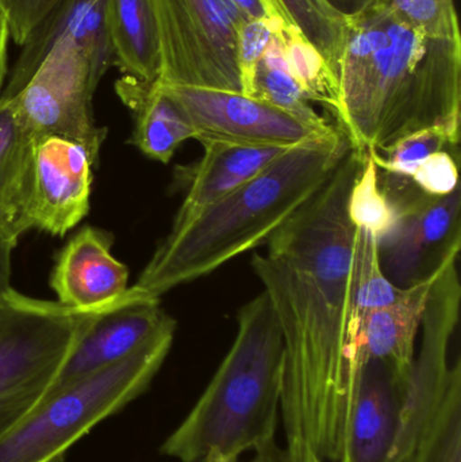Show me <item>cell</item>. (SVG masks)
Listing matches in <instances>:
<instances>
[{"label":"cell","mask_w":461,"mask_h":462,"mask_svg":"<svg viewBox=\"0 0 461 462\" xmlns=\"http://www.w3.org/2000/svg\"><path fill=\"white\" fill-rule=\"evenodd\" d=\"M363 157L349 151L327 183L254 253L252 268L284 346L286 462H343L359 376L352 333L355 226L346 202Z\"/></svg>","instance_id":"1"},{"label":"cell","mask_w":461,"mask_h":462,"mask_svg":"<svg viewBox=\"0 0 461 462\" xmlns=\"http://www.w3.org/2000/svg\"><path fill=\"white\" fill-rule=\"evenodd\" d=\"M333 116L360 157L438 127L460 143L461 37L425 34L389 3L349 15Z\"/></svg>","instance_id":"2"},{"label":"cell","mask_w":461,"mask_h":462,"mask_svg":"<svg viewBox=\"0 0 461 462\" xmlns=\"http://www.w3.org/2000/svg\"><path fill=\"white\" fill-rule=\"evenodd\" d=\"M349 151L348 138L337 126L287 149L232 194L187 224L171 227L132 290L160 299L267 244L327 183Z\"/></svg>","instance_id":"3"},{"label":"cell","mask_w":461,"mask_h":462,"mask_svg":"<svg viewBox=\"0 0 461 462\" xmlns=\"http://www.w3.org/2000/svg\"><path fill=\"white\" fill-rule=\"evenodd\" d=\"M284 346L264 292L241 307L235 342L199 401L165 439L161 453L180 462H203L211 453L237 462H286L276 444Z\"/></svg>","instance_id":"4"},{"label":"cell","mask_w":461,"mask_h":462,"mask_svg":"<svg viewBox=\"0 0 461 462\" xmlns=\"http://www.w3.org/2000/svg\"><path fill=\"white\" fill-rule=\"evenodd\" d=\"M176 320L129 357L54 393L0 439V462H61L95 426L143 395L170 355Z\"/></svg>","instance_id":"5"},{"label":"cell","mask_w":461,"mask_h":462,"mask_svg":"<svg viewBox=\"0 0 461 462\" xmlns=\"http://www.w3.org/2000/svg\"><path fill=\"white\" fill-rule=\"evenodd\" d=\"M99 314L11 290L0 304V439L42 406Z\"/></svg>","instance_id":"6"},{"label":"cell","mask_w":461,"mask_h":462,"mask_svg":"<svg viewBox=\"0 0 461 462\" xmlns=\"http://www.w3.org/2000/svg\"><path fill=\"white\" fill-rule=\"evenodd\" d=\"M165 86L243 92L238 32L245 15L230 0H148Z\"/></svg>","instance_id":"7"},{"label":"cell","mask_w":461,"mask_h":462,"mask_svg":"<svg viewBox=\"0 0 461 462\" xmlns=\"http://www.w3.org/2000/svg\"><path fill=\"white\" fill-rule=\"evenodd\" d=\"M97 86L86 51L67 38L56 43L29 83L8 102L35 140L59 135L76 141L97 164L107 135V129L97 126L92 114Z\"/></svg>","instance_id":"8"},{"label":"cell","mask_w":461,"mask_h":462,"mask_svg":"<svg viewBox=\"0 0 461 462\" xmlns=\"http://www.w3.org/2000/svg\"><path fill=\"white\" fill-rule=\"evenodd\" d=\"M381 187L398 213L392 233L379 242L387 279L409 288L432 276L461 250L460 187L447 197L422 194L410 179L383 175Z\"/></svg>","instance_id":"9"},{"label":"cell","mask_w":461,"mask_h":462,"mask_svg":"<svg viewBox=\"0 0 461 462\" xmlns=\"http://www.w3.org/2000/svg\"><path fill=\"white\" fill-rule=\"evenodd\" d=\"M160 87L180 108L194 130V140L200 143L214 141L290 148L336 129L330 124L314 125L303 121L243 92L165 84Z\"/></svg>","instance_id":"10"},{"label":"cell","mask_w":461,"mask_h":462,"mask_svg":"<svg viewBox=\"0 0 461 462\" xmlns=\"http://www.w3.org/2000/svg\"><path fill=\"white\" fill-rule=\"evenodd\" d=\"M95 162L81 143L59 135L35 140L29 219L32 229L64 236L89 213Z\"/></svg>","instance_id":"11"},{"label":"cell","mask_w":461,"mask_h":462,"mask_svg":"<svg viewBox=\"0 0 461 462\" xmlns=\"http://www.w3.org/2000/svg\"><path fill=\"white\" fill-rule=\"evenodd\" d=\"M168 318L170 315L160 307V299L141 295L129 287L126 298L119 306L92 320L65 363L48 399L137 352Z\"/></svg>","instance_id":"12"},{"label":"cell","mask_w":461,"mask_h":462,"mask_svg":"<svg viewBox=\"0 0 461 462\" xmlns=\"http://www.w3.org/2000/svg\"><path fill=\"white\" fill-rule=\"evenodd\" d=\"M111 236L97 227L78 230L54 263L51 287L59 303L78 312L119 306L129 290V269L114 257Z\"/></svg>","instance_id":"13"},{"label":"cell","mask_w":461,"mask_h":462,"mask_svg":"<svg viewBox=\"0 0 461 462\" xmlns=\"http://www.w3.org/2000/svg\"><path fill=\"white\" fill-rule=\"evenodd\" d=\"M106 0H61L35 27L22 45L13 70L8 73L2 99H13L29 83L41 62L56 43L72 38L86 51L97 80L114 67L113 51L105 23Z\"/></svg>","instance_id":"14"},{"label":"cell","mask_w":461,"mask_h":462,"mask_svg":"<svg viewBox=\"0 0 461 462\" xmlns=\"http://www.w3.org/2000/svg\"><path fill=\"white\" fill-rule=\"evenodd\" d=\"M405 390L387 364L367 360L360 365L343 462H389Z\"/></svg>","instance_id":"15"},{"label":"cell","mask_w":461,"mask_h":462,"mask_svg":"<svg viewBox=\"0 0 461 462\" xmlns=\"http://www.w3.org/2000/svg\"><path fill=\"white\" fill-rule=\"evenodd\" d=\"M459 253L449 255L432 276L409 287L400 300L370 312L360 322L355 334L359 366L367 360L382 361L403 385H408L430 290L449 258Z\"/></svg>","instance_id":"16"},{"label":"cell","mask_w":461,"mask_h":462,"mask_svg":"<svg viewBox=\"0 0 461 462\" xmlns=\"http://www.w3.org/2000/svg\"><path fill=\"white\" fill-rule=\"evenodd\" d=\"M202 145L205 153L189 175L186 198L173 219L172 227L187 224L222 198L232 194L289 149L214 141L202 143Z\"/></svg>","instance_id":"17"},{"label":"cell","mask_w":461,"mask_h":462,"mask_svg":"<svg viewBox=\"0 0 461 462\" xmlns=\"http://www.w3.org/2000/svg\"><path fill=\"white\" fill-rule=\"evenodd\" d=\"M115 88L134 119L130 143L143 156L168 164L181 143L194 140L191 125L157 81L143 83L124 76Z\"/></svg>","instance_id":"18"},{"label":"cell","mask_w":461,"mask_h":462,"mask_svg":"<svg viewBox=\"0 0 461 462\" xmlns=\"http://www.w3.org/2000/svg\"><path fill=\"white\" fill-rule=\"evenodd\" d=\"M34 143L13 103L0 100V238L14 245L32 230L29 199Z\"/></svg>","instance_id":"19"},{"label":"cell","mask_w":461,"mask_h":462,"mask_svg":"<svg viewBox=\"0 0 461 462\" xmlns=\"http://www.w3.org/2000/svg\"><path fill=\"white\" fill-rule=\"evenodd\" d=\"M105 23L114 67L143 83L159 78V42L148 0H106Z\"/></svg>","instance_id":"20"},{"label":"cell","mask_w":461,"mask_h":462,"mask_svg":"<svg viewBox=\"0 0 461 462\" xmlns=\"http://www.w3.org/2000/svg\"><path fill=\"white\" fill-rule=\"evenodd\" d=\"M389 462H461V374L429 411L401 428Z\"/></svg>","instance_id":"21"},{"label":"cell","mask_w":461,"mask_h":462,"mask_svg":"<svg viewBox=\"0 0 461 462\" xmlns=\"http://www.w3.org/2000/svg\"><path fill=\"white\" fill-rule=\"evenodd\" d=\"M354 271L352 333H354L355 342V334L360 322L370 312L400 300L408 292V288L397 287L387 279L379 260L378 239L370 231L357 229V227H355Z\"/></svg>","instance_id":"22"},{"label":"cell","mask_w":461,"mask_h":462,"mask_svg":"<svg viewBox=\"0 0 461 462\" xmlns=\"http://www.w3.org/2000/svg\"><path fill=\"white\" fill-rule=\"evenodd\" d=\"M283 43L290 75L306 92L310 102L321 103L330 111L337 105V78L318 49L309 42L295 24L273 32Z\"/></svg>","instance_id":"23"},{"label":"cell","mask_w":461,"mask_h":462,"mask_svg":"<svg viewBox=\"0 0 461 462\" xmlns=\"http://www.w3.org/2000/svg\"><path fill=\"white\" fill-rule=\"evenodd\" d=\"M290 21L327 60L337 78L338 62L346 48L349 16L327 0H281Z\"/></svg>","instance_id":"24"},{"label":"cell","mask_w":461,"mask_h":462,"mask_svg":"<svg viewBox=\"0 0 461 462\" xmlns=\"http://www.w3.org/2000/svg\"><path fill=\"white\" fill-rule=\"evenodd\" d=\"M379 175L373 154H364L349 191L346 214L355 227L370 231L381 242L394 229L398 213L382 189Z\"/></svg>","instance_id":"25"},{"label":"cell","mask_w":461,"mask_h":462,"mask_svg":"<svg viewBox=\"0 0 461 462\" xmlns=\"http://www.w3.org/2000/svg\"><path fill=\"white\" fill-rule=\"evenodd\" d=\"M451 149H457V143H455L443 129L432 127L400 138L381 153L370 154H373L379 171H383L389 175L410 179L414 171L430 154Z\"/></svg>","instance_id":"26"},{"label":"cell","mask_w":461,"mask_h":462,"mask_svg":"<svg viewBox=\"0 0 461 462\" xmlns=\"http://www.w3.org/2000/svg\"><path fill=\"white\" fill-rule=\"evenodd\" d=\"M252 97L265 100L310 124H329L311 107L308 95L287 70L275 69L259 62Z\"/></svg>","instance_id":"27"},{"label":"cell","mask_w":461,"mask_h":462,"mask_svg":"<svg viewBox=\"0 0 461 462\" xmlns=\"http://www.w3.org/2000/svg\"><path fill=\"white\" fill-rule=\"evenodd\" d=\"M392 10L414 29L441 38H460L455 0H390Z\"/></svg>","instance_id":"28"},{"label":"cell","mask_w":461,"mask_h":462,"mask_svg":"<svg viewBox=\"0 0 461 462\" xmlns=\"http://www.w3.org/2000/svg\"><path fill=\"white\" fill-rule=\"evenodd\" d=\"M270 18L245 19L238 32V67L241 73L243 94L254 95V76L257 65L262 61L265 48L273 32H281Z\"/></svg>","instance_id":"29"},{"label":"cell","mask_w":461,"mask_h":462,"mask_svg":"<svg viewBox=\"0 0 461 462\" xmlns=\"http://www.w3.org/2000/svg\"><path fill=\"white\" fill-rule=\"evenodd\" d=\"M410 180L428 197H447L459 189V168L451 151L430 154L414 171Z\"/></svg>","instance_id":"30"},{"label":"cell","mask_w":461,"mask_h":462,"mask_svg":"<svg viewBox=\"0 0 461 462\" xmlns=\"http://www.w3.org/2000/svg\"><path fill=\"white\" fill-rule=\"evenodd\" d=\"M10 26L11 40L23 45L35 27L61 0H0Z\"/></svg>","instance_id":"31"},{"label":"cell","mask_w":461,"mask_h":462,"mask_svg":"<svg viewBox=\"0 0 461 462\" xmlns=\"http://www.w3.org/2000/svg\"><path fill=\"white\" fill-rule=\"evenodd\" d=\"M15 245L0 238V304L13 290L11 285V268H13V252Z\"/></svg>","instance_id":"32"},{"label":"cell","mask_w":461,"mask_h":462,"mask_svg":"<svg viewBox=\"0 0 461 462\" xmlns=\"http://www.w3.org/2000/svg\"><path fill=\"white\" fill-rule=\"evenodd\" d=\"M10 40L7 14L0 2V100H2L3 89H5L8 78V42Z\"/></svg>","instance_id":"33"},{"label":"cell","mask_w":461,"mask_h":462,"mask_svg":"<svg viewBox=\"0 0 461 462\" xmlns=\"http://www.w3.org/2000/svg\"><path fill=\"white\" fill-rule=\"evenodd\" d=\"M248 19L267 18L260 0H230Z\"/></svg>","instance_id":"34"},{"label":"cell","mask_w":461,"mask_h":462,"mask_svg":"<svg viewBox=\"0 0 461 462\" xmlns=\"http://www.w3.org/2000/svg\"><path fill=\"white\" fill-rule=\"evenodd\" d=\"M333 7L346 15H354L360 11V0H327Z\"/></svg>","instance_id":"35"},{"label":"cell","mask_w":461,"mask_h":462,"mask_svg":"<svg viewBox=\"0 0 461 462\" xmlns=\"http://www.w3.org/2000/svg\"><path fill=\"white\" fill-rule=\"evenodd\" d=\"M390 0H360V11L364 10V8L373 7V5H384V3H389Z\"/></svg>","instance_id":"36"},{"label":"cell","mask_w":461,"mask_h":462,"mask_svg":"<svg viewBox=\"0 0 461 462\" xmlns=\"http://www.w3.org/2000/svg\"><path fill=\"white\" fill-rule=\"evenodd\" d=\"M203 462H235L233 460H229V458L224 457V456L217 455V453H211L206 457V460Z\"/></svg>","instance_id":"37"}]
</instances>
